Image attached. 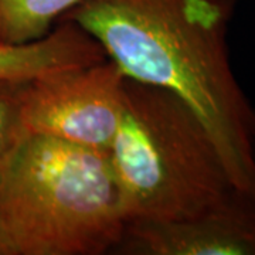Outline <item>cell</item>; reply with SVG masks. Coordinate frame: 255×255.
Masks as SVG:
<instances>
[{
  "label": "cell",
  "mask_w": 255,
  "mask_h": 255,
  "mask_svg": "<svg viewBox=\"0 0 255 255\" xmlns=\"http://www.w3.org/2000/svg\"><path fill=\"white\" fill-rule=\"evenodd\" d=\"M82 0H0V46H21L46 37Z\"/></svg>",
  "instance_id": "obj_7"
},
{
  "label": "cell",
  "mask_w": 255,
  "mask_h": 255,
  "mask_svg": "<svg viewBox=\"0 0 255 255\" xmlns=\"http://www.w3.org/2000/svg\"><path fill=\"white\" fill-rule=\"evenodd\" d=\"M237 4L82 0L60 20L90 33L128 78L180 98L209 130L236 189L255 200V108L234 74L227 43Z\"/></svg>",
  "instance_id": "obj_1"
},
{
  "label": "cell",
  "mask_w": 255,
  "mask_h": 255,
  "mask_svg": "<svg viewBox=\"0 0 255 255\" xmlns=\"http://www.w3.org/2000/svg\"><path fill=\"white\" fill-rule=\"evenodd\" d=\"M117 251L136 255H255V200L237 191L219 207L191 219L130 221Z\"/></svg>",
  "instance_id": "obj_5"
},
{
  "label": "cell",
  "mask_w": 255,
  "mask_h": 255,
  "mask_svg": "<svg viewBox=\"0 0 255 255\" xmlns=\"http://www.w3.org/2000/svg\"><path fill=\"white\" fill-rule=\"evenodd\" d=\"M26 85L24 80H0V183L28 136L23 122Z\"/></svg>",
  "instance_id": "obj_8"
},
{
  "label": "cell",
  "mask_w": 255,
  "mask_h": 255,
  "mask_svg": "<svg viewBox=\"0 0 255 255\" xmlns=\"http://www.w3.org/2000/svg\"><path fill=\"white\" fill-rule=\"evenodd\" d=\"M254 160H255V139H254Z\"/></svg>",
  "instance_id": "obj_10"
},
{
  "label": "cell",
  "mask_w": 255,
  "mask_h": 255,
  "mask_svg": "<svg viewBox=\"0 0 255 255\" xmlns=\"http://www.w3.org/2000/svg\"><path fill=\"white\" fill-rule=\"evenodd\" d=\"M108 157L127 223L191 219L240 191L199 117L172 92L128 77Z\"/></svg>",
  "instance_id": "obj_3"
},
{
  "label": "cell",
  "mask_w": 255,
  "mask_h": 255,
  "mask_svg": "<svg viewBox=\"0 0 255 255\" xmlns=\"http://www.w3.org/2000/svg\"><path fill=\"white\" fill-rule=\"evenodd\" d=\"M125 80L108 57L30 80L23 98L27 133L108 153L122 117Z\"/></svg>",
  "instance_id": "obj_4"
},
{
  "label": "cell",
  "mask_w": 255,
  "mask_h": 255,
  "mask_svg": "<svg viewBox=\"0 0 255 255\" xmlns=\"http://www.w3.org/2000/svg\"><path fill=\"white\" fill-rule=\"evenodd\" d=\"M107 152L28 135L0 183L4 255H104L125 233Z\"/></svg>",
  "instance_id": "obj_2"
},
{
  "label": "cell",
  "mask_w": 255,
  "mask_h": 255,
  "mask_svg": "<svg viewBox=\"0 0 255 255\" xmlns=\"http://www.w3.org/2000/svg\"><path fill=\"white\" fill-rule=\"evenodd\" d=\"M107 58L101 44L71 20H60L46 37L0 46V80H33L44 74L85 67Z\"/></svg>",
  "instance_id": "obj_6"
},
{
  "label": "cell",
  "mask_w": 255,
  "mask_h": 255,
  "mask_svg": "<svg viewBox=\"0 0 255 255\" xmlns=\"http://www.w3.org/2000/svg\"><path fill=\"white\" fill-rule=\"evenodd\" d=\"M0 255H4V248H3V244H1V240H0Z\"/></svg>",
  "instance_id": "obj_9"
}]
</instances>
